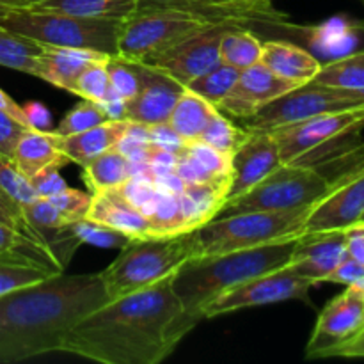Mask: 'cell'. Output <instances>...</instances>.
Returning a JSON list of instances; mask_svg holds the SVG:
<instances>
[{
	"label": "cell",
	"mask_w": 364,
	"mask_h": 364,
	"mask_svg": "<svg viewBox=\"0 0 364 364\" xmlns=\"http://www.w3.org/2000/svg\"><path fill=\"white\" fill-rule=\"evenodd\" d=\"M199 256L198 230L176 237L132 238L100 277L112 301L174 276L181 265Z\"/></svg>",
	"instance_id": "4"
},
{
	"label": "cell",
	"mask_w": 364,
	"mask_h": 364,
	"mask_svg": "<svg viewBox=\"0 0 364 364\" xmlns=\"http://www.w3.org/2000/svg\"><path fill=\"white\" fill-rule=\"evenodd\" d=\"M363 220H364V217H363Z\"/></svg>",
	"instance_id": "58"
},
{
	"label": "cell",
	"mask_w": 364,
	"mask_h": 364,
	"mask_svg": "<svg viewBox=\"0 0 364 364\" xmlns=\"http://www.w3.org/2000/svg\"><path fill=\"white\" fill-rule=\"evenodd\" d=\"M263 43L244 25H235L220 39V60L238 71L259 63Z\"/></svg>",
	"instance_id": "33"
},
{
	"label": "cell",
	"mask_w": 364,
	"mask_h": 364,
	"mask_svg": "<svg viewBox=\"0 0 364 364\" xmlns=\"http://www.w3.org/2000/svg\"><path fill=\"white\" fill-rule=\"evenodd\" d=\"M0 109L6 110V112L11 114L14 119H18L21 124H25V127L28 128L27 121H25V114H23V109H21V105L20 103L14 102V100L11 98L6 91H4V89H0Z\"/></svg>",
	"instance_id": "53"
},
{
	"label": "cell",
	"mask_w": 364,
	"mask_h": 364,
	"mask_svg": "<svg viewBox=\"0 0 364 364\" xmlns=\"http://www.w3.org/2000/svg\"><path fill=\"white\" fill-rule=\"evenodd\" d=\"M233 21H219L203 31L181 39L174 46H171L166 52L151 57L144 64L164 71L181 85H187L194 78L208 73L215 66H219L220 60V39L224 32L230 27H235ZM245 27V25H244Z\"/></svg>",
	"instance_id": "12"
},
{
	"label": "cell",
	"mask_w": 364,
	"mask_h": 364,
	"mask_svg": "<svg viewBox=\"0 0 364 364\" xmlns=\"http://www.w3.org/2000/svg\"><path fill=\"white\" fill-rule=\"evenodd\" d=\"M295 87L299 85L277 77L265 64L256 63L240 71L237 82L217 105V109L240 119H249L267 103Z\"/></svg>",
	"instance_id": "16"
},
{
	"label": "cell",
	"mask_w": 364,
	"mask_h": 364,
	"mask_svg": "<svg viewBox=\"0 0 364 364\" xmlns=\"http://www.w3.org/2000/svg\"><path fill=\"white\" fill-rule=\"evenodd\" d=\"M110 80L107 71V59L92 63L85 68L75 80L71 95L80 96L82 100H89L95 103H103L110 96Z\"/></svg>",
	"instance_id": "38"
},
{
	"label": "cell",
	"mask_w": 364,
	"mask_h": 364,
	"mask_svg": "<svg viewBox=\"0 0 364 364\" xmlns=\"http://www.w3.org/2000/svg\"><path fill=\"white\" fill-rule=\"evenodd\" d=\"M213 23L219 21L191 11L135 9L121 23L116 55L134 63H146Z\"/></svg>",
	"instance_id": "8"
},
{
	"label": "cell",
	"mask_w": 364,
	"mask_h": 364,
	"mask_svg": "<svg viewBox=\"0 0 364 364\" xmlns=\"http://www.w3.org/2000/svg\"><path fill=\"white\" fill-rule=\"evenodd\" d=\"M0 220L9 224V226L14 228V230L21 231V233L27 235L28 238L39 242V244L50 245L48 237L28 223L27 217H25L23 213V208H21L13 198H9L2 188H0ZM50 247H52V245H50Z\"/></svg>",
	"instance_id": "44"
},
{
	"label": "cell",
	"mask_w": 364,
	"mask_h": 364,
	"mask_svg": "<svg viewBox=\"0 0 364 364\" xmlns=\"http://www.w3.org/2000/svg\"><path fill=\"white\" fill-rule=\"evenodd\" d=\"M311 287H315L311 281L295 272L290 265H284L224 290L219 297L206 304L203 315L205 318H213L238 309L258 308L295 299L309 302L308 294Z\"/></svg>",
	"instance_id": "10"
},
{
	"label": "cell",
	"mask_w": 364,
	"mask_h": 364,
	"mask_svg": "<svg viewBox=\"0 0 364 364\" xmlns=\"http://www.w3.org/2000/svg\"><path fill=\"white\" fill-rule=\"evenodd\" d=\"M347 256L345 230L304 233L295 242V249L288 265L313 284L326 283V277Z\"/></svg>",
	"instance_id": "18"
},
{
	"label": "cell",
	"mask_w": 364,
	"mask_h": 364,
	"mask_svg": "<svg viewBox=\"0 0 364 364\" xmlns=\"http://www.w3.org/2000/svg\"><path fill=\"white\" fill-rule=\"evenodd\" d=\"M311 206L215 217L198 228L199 251L201 256H215L297 238L302 235V224Z\"/></svg>",
	"instance_id": "5"
},
{
	"label": "cell",
	"mask_w": 364,
	"mask_h": 364,
	"mask_svg": "<svg viewBox=\"0 0 364 364\" xmlns=\"http://www.w3.org/2000/svg\"><path fill=\"white\" fill-rule=\"evenodd\" d=\"M31 183L39 198H52V196L59 194L64 188H68L66 181L63 180L57 167H50V169L38 173L36 176L31 178Z\"/></svg>",
	"instance_id": "49"
},
{
	"label": "cell",
	"mask_w": 364,
	"mask_h": 364,
	"mask_svg": "<svg viewBox=\"0 0 364 364\" xmlns=\"http://www.w3.org/2000/svg\"><path fill=\"white\" fill-rule=\"evenodd\" d=\"M85 219L124 233L128 238L148 237V219L127 198L123 188H105L92 194L91 206Z\"/></svg>",
	"instance_id": "21"
},
{
	"label": "cell",
	"mask_w": 364,
	"mask_h": 364,
	"mask_svg": "<svg viewBox=\"0 0 364 364\" xmlns=\"http://www.w3.org/2000/svg\"><path fill=\"white\" fill-rule=\"evenodd\" d=\"M364 217V164L338 180L309 208L302 224V235L347 230Z\"/></svg>",
	"instance_id": "13"
},
{
	"label": "cell",
	"mask_w": 364,
	"mask_h": 364,
	"mask_svg": "<svg viewBox=\"0 0 364 364\" xmlns=\"http://www.w3.org/2000/svg\"><path fill=\"white\" fill-rule=\"evenodd\" d=\"M25 130H27L25 124L0 109V156H6V159L13 156L14 146Z\"/></svg>",
	"instance_id": "47"
},
{
	"label": "cell",
	"mask_w": 364,
	"mask_h": 364,
	"mask_svg": "<svg viewBox=\"0 0 364 364\" xmlns=\"http://www.w3.org/2000/svg\"><path fill=\"white\" fill-rule=\"evenodd\" d=\"M110 55L91 48H73V46L45 45L38 57L36 77L64 91H73L78 75L92 63L109 59Z\"/></svg>",
	"instance_id": "22"
},
{
	"label": "cell",
	"mask_w": 364,
	"mask_h": 364,
	"mask_svg": "<svg viewBox=\"0 0 364 364\" xmlns=\"http://www.w3.org/2000/svg\"><path fill=\"white\" fill-rule=\"evenodd\" d=\"M272 73L295 85H304L318 75L322 63L308 50L288 41L263 43L262 59Z\"/></svg>",
	"instance_id": "24"
},
{
	"label": "cell",
	"mask_w": 364,
	"mask_h": 364,
	"mask_svg": "<svg viewBox=\"0 0 364 364\" xmlns=\"http://www.w3.org/2000/svg\"><path fill=\"white\" fill-rule=\"evenodd\" d=\"M130 119H109L75 135H55L57 146L70 162L87 166L96 156L116 148L130 128Z\"/></svg>",
	"instance_id": "23"
},
{
	"label": "cell",
	"mask_w": 364,
	"mask_h": 364,
	"mask_svg": "<svg viewBox=\"0 0 364 364\" xmlns=\"http://www.w3.org/2000/svg\"><path fill=\"white\" fill-rule=\"evenodd\" d=\"M281 164L279 146L272 132L247 130V137L231 155V183L226 201L251 191Z\"/></svg>",
	"instance_id": "15"
},
{
	"label": "cell",
	"mask_w": 364,
	"mask_h": 364,
	"mask_svg": "<svg viewBox=\"0 0 364 364\" xmlns=\"http://www.w3.org/2000/svg\"><path fill=\"white\" fill-rule=\"evenodd\" d=\"M238 75H240V71H238L237 68L220 63L219 66L210 70L208 73L201 75V77L188 82V84L185 85V89L196 92V95H199L201 98H205L206 102H210L212 105L217 107L223 102L224 96L230 92V89L233 87Z\"/></svg>",
	"instance_id": "35"
},
{
	"label": "cell",
	"mask_w": 364,
	"mask_h": 364,
	"mask_svg": "<svg viewBox=\"0 0 364 364\" xmlns=\"http://www.w3.org/2000/svg\"><path fill=\"white\" fill-rule=\"evenodd\" d=\"M21 109H23L25 121H27L28 128H32V130H46L52 123L50 110L43 103L27 102L25 105H21Z\"/></svg>",
	"instance_id": "50"
},
{
	"label": "cell",
	"mask_w": 364,
	"mask_h": 364,
	"mask_svg": "<svg viewBox=\"0 0 364 364\" xmlns=\"http://www.w3.org/2000/svg\"><path fill=\"white\" fill-rule=\"evenodd\" d=\"M57 208L60 210L64 217L70 220L71 224L78 223V220L85 219L89 212V206H91L92 194H85V192L77 191V188H64L59 194L48 198Z\"/></svg>",
	"instance_id": "45"
},
{
	"label": "cell",
	"mask_w": 364,
	"mask_h": 364,
	"mask_svg": "<svg viewBox=\"0 0 364 364\" xmlns=\"http://www.w3.org/2000/svg\"><path fill=\"white\" fill-rule=\"evenodd\" d=\"M123 23V21H121ZM119 21L91 20L70 14L46 13V11L16 7L4 16L0 25L16 34L31 38L43 45L91 48L107 55L117 53Z\"/></svg>",
	"instance_id": "6"
},
{
	"label": "cell",
	"mask_w": 364,
	"mask_h": 364,
	"mask_svg": "<svg viewBox=\"0 0 364 364\" xmlns=\"http://www.w3.org/2000/svg\"><path fill=\"white\" fill-rule=\"evenodd\" d=\"M142 213L148 219V237H176V235L188 233L178 194H171L159 188L151 205Z\"/></svg>",
	"instance_id": "31"
},
{
	"label": "cell",
	"mask_w": 364,
	"mask_h": 364,
	"mask_svg": "<svg viewBox=\"0 0 364 364\" xmlns=\"http://www.w3.org/2000/svg\"><path fill=\"white\" fill-rule=\"evenodd\" d=\"M11 2V6L14 7V9H16V7H31V6H34L36 2H38V0H9Z\"/></svg>",
	"instance_id": "56"
},
{
	"label": "cell",
	"mask_w": 364,
	"mask_h": 364,
	"mask_svg": "<svg viewBox=\"0 0 364 364\" xmlns=\"http://www.w3.org/2000/svg\"><path fill=\"white\" fill-rule=\"evenodd\" d=\"M183 91L185 85L173 77L141 63V85L135 98L124 107V116L144 127L166 123Z\"/></svg>",
	"instance_id": "17"
},
{
	"label": "cell",
	"mask_w": 364,
	"mask_h": 364,
	"mask_svg": "<svg viewBox=\"0 0 364 364\" xmlns=\"http://www.w3.org/2000/svg\"><path fill=\"white\" fill-rule=\"evenodd\" d=\"M364 127V105L355 109L327 112L299 123L274 128L272 135L279 146L283 164H302L320 148L340 141L345 135L359 132Z\"/></svg>",
	"instance_id": "11"
},
{
	"label": "cell",
	"mask_w": 364,
	"mask_h": 364,
	"mask_svg": "<svg viewBox=\"0 0 364 364\" xmlns=\"http://www.w3.org/2000/svg\"><path fill=\"white\" fill-rule=\"evenodd\" d=\"M23 213L28 223L46 235V231H57L71 226L70 220L60 213V210L48 198H38L31 205L23 206Z\"/></svg>",
	"instance_id": "43"
},
{
	"label": "cell",
	"mask_w": 364,
	"mask_h": 364,
	"mask_svg": "<svg viewBox=\"0 0 364 364\" xmlns=\"http://www.w3.org/2000/svg\"><path fill=\"white\" fill-rule=\"evenodd\" d=\"M364 329V291L347 287L320 311L306 347V358H329L331 352L347 343Z\"/></svg>",
	"instance_id": "14"
},
{
	"label": "cell",
	"mask_w": 364,
	"mask_h": 364,
	"mask_svg": "<svg viewBox=\"0 0 364 364\" xmlns=\"http://www.w3.org/2000/svg\"><path fill=\"white\" fill-rule=\"evenodd\" d=\"M245 2H249L255 7H259V9H274L272 7L274 0H245Z\"/></svg>",
	"instance_id": "54"
},
{
	"label": "cell",
	"mask_w": 364,
	"mask_h": 364,
	"mask_svg": "<svg viewBox=\"0 0 364 364\" xmlns=\"http://www.w3.org/2000/svg\"><path fill=\"white\" fill-rule=\"evenodd\" d=\"M329 358H358L364 359V329L358 336L348 340L347 343L340 345L329 354Z\"/></svg>",
	"instance_id": "52"
},
{
	"label": "cell",
	"mask_w": 364,
	"mask_h": 364,
	"mask_svg": "<svg viewBox=\"0 0 364 364\" xmlns=\"http://www.w3.org/2000/svg\"><path fill=\"white\" fill-rule=\"evenodd\" d=\"M0 188L9 198H13L21 208L39 198L32 187L31 180L18 171L13 160L6 159V156H0Z\"/></svg>",
	"instance_id": "41"
},
{
	"label": "cell",
	"mask_w": 364,
	"mask_h": 364,
	"mask_svg": "<svg viewBox=\"0 0 364 364\" xmlns=\"http://www.w3.org/2000/svg\"><path fill=\"white\" fill-rule=\"evenodd\" d=\"M107 71H109L112 95L124 103L132 102L141 85V63L110 55L107 59Z\"/></svg>",
	"instance_id": "36"
},
{
	"label": "cell",
	"mask_w": 364,
	"mask_h": 364,
	"mask_svg": "<svg viewBox=\"0 0 364 364\" xmlns=\"http://www.w3.org/2000/svg\"><path fill=\"white\" fill-rule=\"evenodd\" d=\"M329 188L331 180H327L316 167L297 162L281 164L251 191L224 203L217 217L244 212L306 208L315 205Z\"/></svg>",
	"instance_id": "7"
},
{
	"label": "cell",
	"mask_w": 364,
	"mask_h": 364,
	"mask_svg": "<svg viewBox=\"0 0 364 364\" xmlns=\"http://www.w3.org/2000/svg\"><path fill=\"white\" fill-rule=\"evenodd\" d=\"M11 9H14V7L11 6L9 0H0V21L4 20V16H6Z\"/></svg>",
	"instance_id": "55"
},
{
	"label": "cell",
	"mask_w": 364,
	"mask_h": 364,
	"mask_svg": "<svg viewBox=\"0 0 364 364\" xmlns=\"http://www.w3.org/2000/svg\"><path fill=\"white\" fill-rule=\"evenodd\" d=\"M11 160L18 167V171L25 174L28 180L41 171L50 169V167L60 169L64 164L70 162L68 156L57 146L53 132L32 130V128H27L23 132L20 141L14 146Z\"/></svg>",
	"instance_id": "25"
},
{
	"label": "cell",
	"mask_w": 364,
	"mask_h": 364,
	"mask_svg": "<svg viewBox=\"0 0 364 364\" xmlns=\"http://www.w3.org/2000/svg\"><path fill=\"white\" fill-rule=\"evenodd\" d=\"M358 2H361V4H363V6H364V0H358Z\"/></svg>",
	"instance_id": "57"
},
{
	"label": "cell",
	"mask_w": 364,
	"mask_h": 364,
	"mask_svg": "<svg viewBox=\"0 0 364 364\" xmlns=\"http://www.w3.org/2000/svg\"><path fill=\"white\" fill-rule=\"evenodd\" d=\"M107 301L100 274L60 272L0 295V364L60 352L71 327Z\"/></svg>",
	"instance_id": "2"
},
{
	"label": "cell",
	"mask_w": 364,
	"mask_h": 364,
	"mask_svg": "<svg viewBox=\"0 0 364 364\" xmlns=\"http://www.w3.org/2000/svg\"><path fill=\"white\" fill-rule=\"evenodd\" d=\"M103 121H109V117L103 112L102 105L95 102H89V100H82V103L75 105L63 117V121L53 130V134L63 135V137L80 134V132L89 130V128L96 127V124L103 123Z\"/></svg>",
	"instance_id": "40"
},
{
	"label": "cell",
	"mask_w": 364,
	"mask_h": 364,
	"mask_svg": "<svg viewBox=\"0 0 364 364\" xmlns=\"http://www.w3.org/2000/svg\"><path fill=\"white\" fill-rule=\"evenodd\" d=\"M174 173L185 183L217 185L230 191L231 155L203 141H191L178 153Z\"/></svg>",
	"instance_id": "20"
},
{
	"label": "cell",
	"mask_w": 364,
	"mask_h": 364,
	"mask_svg": "<svg viewBox=\"0 0 364 364\" xmlns=\"http://www.w3.org/2000/svg\"><path fill=\"white\" fill-rule=\"evenodd\" d=\"M326 283H338L345 287H355L364 291V265L352 258H345L329 276L326 277Z\"/></svg>",
	"instance_id": "48"
},
{
	"label": "cell",
	"mask_w": 364,
	"mask_h": 364,
	"mask_svg": "<svg viewBox=\"0 0 364 364\" xmlns=\"http://www.w3.org/2000/svg\"><path fill=\"white\" fill-rule=\"evenodd\" d=\"M196 326L171 276L85 315L71 327L60 352L102 364H159Z\"/></svg>",
	"instance_id": "1"
},
{
	"label": "cell",
	"mask_w": 364,
	"mask_h": 364,
	"mask_svg": "<svg viewBox=\"0 0 364 364\" xmlns=\"http://www.w3.org/2000/svg\"><path fill=\"white\" fill-rule=\"evenodd\" d=\"M43 43L16 34L0 25V66L36 77L38 57L43 52Z\"/></svg>",
	"instance_id": "32"
},
{
	"label": "cell",
	"mask_w": 364,
	"mask_h": 364,
	"mask_svg": "<svg viewBox=\"0 0 364 364\" xmlns=\"http://www.w3.org/2000/svg\"><path fill=\"white\" fill-rule=\"evenodd\" d=\"M146 135H148V142L151 148L164 149V151L180 153L181 149L185 148V144H187V142L171 128V124L167 123V121L166 123L146 127Z\"/></svg>",
	"instance_id": "46"
},
{
	"label": "cell",
	"mask_w": 364,
	"mask_h": 364,
	"mask_svg": "<svg viewBox=\"0 0 364 364\" xmlns=\"http://www.w3.org/2000/svg\"><path fill=\"white\" fill-rule=\"evenodd\" d=\"M297 238L224 255L199 256L181 265L173 276V288L183 304L185 315L199 323L205 320L206 304L224 290L288 265Z\"/></svg>",
	"instance_id": "3"
},
{
	"label": "cell",
	"mask_w": 364,
	"mask_h": 364,
	"mask_svg": "<svg viewBox=\"0 0 364 364\" xmlns=\"http://www.w3.org/2000/svg\"><path fill=\"white\" fill-rule=\"evenodd\" d=\"M0 262L39 267L52 274L64 272V267L60 265L50 245L32 240L2 220H0Z\"/></svg>",
	"instance_id": "26"
},
{
	"label": "cell",
	"mask_w": 364,
	"mask_h": 364,
	"mask_svg": "<svg viewBox=\"0 0 364 364\" xmlns=\"http://www.w3.org/2000/svg\"><path fill=\"white\" fill-rule=\"evenodd\" d=\"M226 188L217 185L185 183L183 191L178 194V201L187 231L198 230L215 219L226 203Z\"/></svg>",
	"instance_id": "28"
},
{
	"label": "cell",
	"mask_w": 364,
	"mask_h": 364,
	"mask_svg": "<svg viewBox=\"0 0 364 364\" xmlns=\"http://www.w3.org/2000/svg\"><path fill=\"white\" fill-rule=\"evenodd\" d=\"M217 112V107L206 102L196 92L185 89L178 98L173 112H171L167 123L171 124L174 132L183 139L185 142L198 141L201 137L203 130L206 128L208 121Z\"/></svg>",
	"instance_id": "29"
},
{
	"label": "cell",
	"mask_w": 364,
	"mask_h": 364,
	"mask_svg": "<svg viewBox=\"0 0 364 364\" xmlns=\"http://www.w3.org/2000/svg\"><path fill=\"white\" fill-rule=\"evenodd\" d=\"M361 105H364V95L361 92L331 87L311 80L262 107L255 116L245 119L247 121L245 128L270 132L274 128L299 123L320 114L340 112Z\"/></svg>",
	"instance_id": "9"
},
{
	"label": "cell",
	"mask_w": 364,
	"mask_h": 364,
	"mask_svg": "<svg viewBox=\"0 0 364 364\" xmlns=\"http://www.w3.org/2000/svg\"><path fill=\"white\" fill-rule=\"evenodd\" d=\"M137 9H181L203 14L213 21L238 25L269 23L288 27L284 14L276 9H259L245 0H137Z\"/></svg>",
	"instance_id": "19"
},
{
	"label": "cell",
	"mask_w": 364,
	"mask_h": 364,
	"mask_svg": "<svg viewBox=\"0 0 364 364\" xmlns=\"http://www.w3.org/2000/svg\"><path fill=\"white\" fill-rule=\"evenodd\" d=\"M71 237L78 242V244H91L96 247H116L121 249L132 240L124 233L112 230V228L102 226V224H96L89 219H82L78 223L68 226Z\"/></svg>",
	"instance_id": "39"
},
{
	"label": "cell",
	"mask_w": 364,
	"mask_h": 364,
	"mask_svg": "<svg viewBox=\"0 0 364 364\" xmlns=\"http://www.w3.org/2000/svg\"><path fill=\"white\" fill-rule=\"evenodd\" d=\"M313 82L364 95V52L352 53L329 64H322Z\"/></svg>",
	"instance_id": "34"
},
{
	"label": "cell",
	"mask_w": 364,
	"mask_h": 364,
	"mask_svg": "<svg viewBox=\"0 0 364 364\" xmlns=\"http://www.w3.org/2000/svg\"><path fill=\"white\" fill-rule=\"evenodd\" d=\"M27 9L70 14L91 20L124 21L137 9V0H38Z\"/></svg>",
	"instance_id": "27"
},
{
	"label": "cell",
	"mask_w": 364,
	"mask_h": 364,
	"mask_svg": "<svg viewBox=\"0 0 364 364\" xmlns=\"http://www.w3.org/2000/svg\"><path fill=\"white\" fill-rule=\"evenodd\" d=\"M345 238H347V255L348 258L364 265V223L354 224V226L345 230Z\"/></svg>",
	"instance_id": "51"
},
{
	"label": "cell",
	"mask_w": 364,
	"mask_h": 364,
	"mask_svg": "<svg viewBox=\"0 0 364 364\" xmlns=\"http://www.w3.org/2000/svg\"><path fill=\"white\" fill-rule=\"evenodd\" d=\"M134 176V164L117 148L109 149L84 166L85 183L92 192L123 187Z\"/></svg>",
	"instance_id": "30"
},
{
	"label": "cell",
	"mask_w": 364,
	"mask_h": 364,
	"mask_svg": "<svg viewBox=\"0 0 364 364\" xmlns=\"http://www.w3.org/2000/svg\"><path fill=\"white\" fill-rule=\"evenodd\" d=\"M363 223H364V220H363Z\"/></svg>",
	"instance_id": "59"
},
{
	"label": "cell",
	"mask_w": 364,
	"mask_h": 364,
	"mask_svg": "<svg viewBox=\"0 0 364 364\" xmlns=\"http://www.w3.org/2000/svg\"><path fill=\"white\" fill-rule=\"evenodd\" d=\"M247 137V130L245 128H238L231 123L228 117H224V114L217 109V112L213 114L212 119L208 121L206 128L203 130L199 141L206 142V144L213 146L219 151L228 153V155H233L235 149L240 146V142Z\"/></svg>",
	"instance_id": "37"
},
{
	"label": "cell",
	"mask_w": 364,
	"mask_h": 364,
	"mask_svg": "<svg viewBox=\"0 0 364 364\" xmlns=\"http://www.w3.org/2000/svg\"><path fill=\"white\" fill-rule=\"evenodd\" d=\"M50 276H55V274L39 269V267L0 262V295L16 290V288L39 283V281L46 279Z\"/></svg>",
	"instance_id": "42"
}]
</instances>
